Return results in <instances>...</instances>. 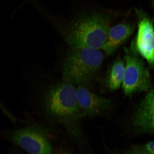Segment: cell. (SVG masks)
Here are the masks:
<instances>
[{"label": "cell", "mask_w": 154, "mask_h": 154, "mask_svg": "<svg viewBox=\"0 0 154 154\" xmlns=\"http://www.w3.org/2000/svg\"><path fill=\"white\" fill-rule=\"evenodd\" d=\"M48 17L69 47L103 50L110 27L108 14L84 11L70 20Z\"/></svg>", "instance_id": "cell-1"}, {"label": "cell", "mask_w": 154, "mask_h": 154, "mask_svg": "<svg viewBox=\"0 0 154 154\" xmlns=\"http://www.w3.org/2000/svg\"><path fill=\"white\" fill-rule=\"evenodd\" d=\"M76 86L62 80L48 88L42 100L46 113L72 136L78 137L80 134V121L84 116L77 99Z\"/></svg>", "instance_id": "cell-2"}, {"label": "cell", "mask_w": 154, "mask_h": 154, "mask_svg": "<svg viewBox=\"0 0 154 154\" xmlns=\"http://www.w3.org/2000/svg\"><path fill=\"white\" fill-rule=\"evenodd\" d=\"M103 50L90 48H70L63 61L62 79L76 86H88L103 64Z\"/></svg>", "instance_id": "cell-3"}, {"label": "cell", "mask_w": 154, "mask_h": 154, "mask_svg": "<svg viewBox=\"0 0 154 154\" xmlns=\"http://www.w3.org/2000/svg\"><path fill=\"white\" fill-rule=\"evenodd\" d=\"M140 56L132 42L129 48H125V68L122 88L125 96L147 91L151 87L149 71Z\"/></svg>", "instance_id": "cell-4"}, {"label": "cell", "mask_w": 154, "mask_h": 154, "mask_svg": "<svg viewBox=\"0 0 154 154\" xmlns=\"http://www.w3.org/2000/svg\"><path fill=\"white\" fill-rule=\"evenodd\" d=\"M11 141L28 154H53L52 146L43 130L30 126L11 132Z\"/></svg>", "instance_id": "cell-5"}, {"label": "cell", "mask_w": 154, "mask_h": 154, "mask_svg": "<svg viewBox=\"0 0 154 154\" xmlns=\"http://www.w3.org/2000/svg\"><path fill=\"white\" fill-rule=\"evenodd\" d=\"M138 17V30L132 41L137 51L149 65L154 68V23L141 9H136Z\"/></svg>", "instance_id": "cell-6"}, {"label": "cell", "mask_w": 154, "mask_h": 154, "mask_svg": "<svg viewBox=\"0 0 154 154\" xmlns=\"http://www.w3.org/2000/svg\"><path fill=\"white\" fill-rule=\"evenodd\" d=\"M77 99L84 116L100 115L111 108V100L100 96L88 88V86H76Z\"/></svg>", "instance_id": "cell-7"}, {"label": "cell", "mask_w": 154, "mask_h": 154, "mask_svg": "<svg viewBox=\"0 0 154 154\" xmlns=\"http://www.w3.org/2000/svg\"><path fill=\"white\" fill-rule=\"evenodd\" d=\"M133 128L138 134H154V88L150 90L135 109Z\"/></svg>", "instance_id": "cell-8"}, {"label": "cell", "mask_w": 154, "mask_h": 154, "mask_svg": "<svg viewBox=\"0 0 154 154\" xmlns=\"http://www.w3.org/2000/svg\"><path fill=\"white\" fill-rule=\"evenodd\" d=\"M135 25L122 23L111 27L108 32L106 42L103 51L106 57L112 55L132 35Z\"/></svg>", "instance_id": "cell-9"}, {"label": "cell", "mask_w": 154, "mask_h": 154, "mask_svg": "<svg viewBox=\"0 0 154 154\" xmlns=\"http://www.w3.org/2000/svg\"><path fill=\"white\" fill-rule=\"evenodd\" d=\"M125 64L124 59L119 57L109 67L106 76V85L111 91L118 90L122 86Z\"/></svg>", "instance_id": "cell-10"}, {"label": "cell", "mask_w": 154, "mask_h": 154, "mask_svg": "<svg viewBox=\"0 0 154 154\" xmlns=\"http://www.w3.org/2000/svg\"><path fill=\"white\" fill-rule=\"evenodd\" d=\"M113 154H154V140L145 144L132 146Z\"/></svg>", "instance_id": "cell-11"}, {"label": "cell", "mask_w": 154, "mask_h": 154, "mask_svg": "<svg viewBox=\"0 0 154 154\" xmlns=\"http://www.w3.org/2000/svg\"><path fill=\"white\" fill-rule=\"evenodd\" d=\"M57 154H72L70 152L66 149H61L60 151Z\"/></svg>", "instance_id": "cell-12"}, {"label": "cell", "mask_w": 154, "mask_h": 154, "mask_svg": "<svg viewBox=\"0 0 154 154\" xmlns=\"http://www.w3.org/2000/svg\"><path fill=\"white\" fill-rule=\"evenodd\" d=\"M152 5L154 10V0H152Z\"/></svg>", "instance_id": "cell-13"}]
</instances>
